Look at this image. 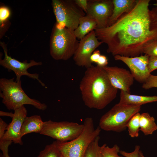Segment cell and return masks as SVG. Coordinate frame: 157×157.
I'll use <instances>...</instances> for the list:
<instances>
[{
    "instance_id": "cell-1",
    "label": "cell",
    "mask_w": 157,
    "mask_h": 157,
    "mask_svg": "<svg viewBox=\"0 0 157 157\" xmlns=\"http://www.w3.org/2000/svg\"><path fill=\"white\" fill-rule=\"evenodd\" d=\"M149 0H137L133 9L112 25L95 32L113 56L134 57L143 53L145 45L157 39V8L150 10Z\"/></svg>"
},
{
    "instance_id": "cell-2",
    "label": "cell",
    "mask_w": 157,
    "mask_h": 157,
    "mask_svg": "<svg viewBox=\"0 0 157 157\" xmlns=\"http://www.w3.org/2000/svg\"><path fill=\"white\" fill-rule=\"evenodd\" d=\"M79 88L85 105L98 110L104 108L113 101L118 90L112 85L103 67L93 65L86 69Z\"/></svg>"
},
{
    "instance_id": "cell-3",
    "label": "cell",
    "mask_w": 157,
    "mask_h": 157,
    "mask_svg": "<svg viewBox=\"0 0 157 157\" xmlns=\"http://www.w3.org/2000/svg\"><path fill=\"white\" fill-rule=\"evenodd\" d=\"M79 43L74 31L56 23L50 36V54L55 60H67L73 56Z\"/></svg>"
},
{
    "instance_id": "cell-4",
    "label": "cell",
    "mask_w": 157,
    "mask_h": 157,
    "mask_svg": "<svg viewBox=\"0 0 157 157\" xmlns=\"http://www.w3.org/2000/svg\"><path fill=\"white\" fill-rule=\"evenodd\" d=\"M14 79V78L0 79V97L8 110H14L26 104L32 105L40 110L47 109L45 104L27 96L22 87L21 81L18 82Z\"/></svg>"
},
{
    "instance_id": "cell-5",
    "label": "cell",
    "mask_w": 157,
    "mask_h": 157,
    "mask_svg": "<svg viewBox=\"0 0 157 157\" xmlns=\"http://www.w3.org/2000/svg\"><path fill=\"white\" fill-rule=\"evenodd\" d=\"M83 124L82 132L74 139L65 142L56 140L58 149L65 157H84L88 146L99 136L101 129L99 126L94 128L92 117L86 118Z\"/></svg>"
},
{
    "instance_id": "cell-6",
    "label": "cell",
    "mask_w": 157,
    "mask_h": 157,
    "mask_svg": "<svg viewBox=\"0 0 157 157\" xmlns=\"http://www.w3.org/2000/svg\"><path fill=\"white\" fill-rule=\"evenodd\" d=\"M141 106L119 102L102 115L99 122V127L106 131L121 132L125 130L130 119L139 112Z\"/></svg>"
},
{
    "instance_id": "cell-7",
    "label": "cell",
    "mask_w": 157,
    "mask_h": 157,
    "mask_svg": "<svg viewBox=\"0 0 157 157\" xmlns=\"http://www.w3.org/2000/svg\"><path fill=\"white\" fill-rule=\"evenodd\" d=\"M52 6L56 23L72 31L78 26L80 19L86 15L74 0H53Z\"/></svg>"
},
{
    "instance_id": "cell-8",
    "label": "cell",
    "mask_w": 157,
    "mask_h": 157,
    "mask_svg": "<svg viewBox=\"0 0 157 157\" xmlns=\"http://www.w3.org/2000/svg\"><path fill=\"white\" fill-rule=\"evenodd\" d=\"M83 124L77 123L62 121L56 122L51 120L44 122L43 128L40 133L61 142L72 140L82 132Z\"/></svg>"
},
{
    "instance_id": "cell-9",
    "label": "cell",
    "mask_w": 157,
    "mask_h": 157,
    "mask_svg": "<svg viewBox=\"0 0 157 157\" xmlns=\"http://www.w3.org/2000/svg\"><path fill=\"white\" fill-rule=\"evenodd\" d=\"M0 45L4 51V57L2 59L0 57V65L7 69L8 71H12L14 72L16 77V81L19 82L21 81V76L25 75L31 78L37 80L42 86H45V84L39 79L38 74H31L27 71L29 68L32 66L42 65V63L41 62H37L33 60H31L29 63L25 61L20 62L8 55L7 47L4 43L0 42Z\"/></svg>"
},
{
    "instance_id": "cell-10",
    "label": "cell",
    "mask_w": 157,
    "mask_h": 157,
    "mask_svg": "<svg viewBox=\"0 0 157 157\" xmlns=\"http://www.w3.org/2000/svg\"><path fill=\"white\" fill-rule=\"evenodd\" d=\"M102 43L97 38L94 30L80 40L73 56L75 64L86 69L91 67L92 65L90 61V56L96 49Z\"/></svg>"
},
{
    "instance_id": "cell-11",
    "label": "cell",
    "mask_w": 157,
    "mask_h": 157,
    "mask_svg": "<svg viewBox=\"0 0 157 157\" xmlns=\"http://www.w3.org/2000/svg\"><path fill=\"white\" fill-rule=\"evenodd\" d=\"M149 57L146 54L134 57L114 56L115 60L121 61L127 65L134 79L142 84L151 74L148 68Z\"/></svg>"
},
{
    "instance_id": "cell-12",
    "label": "cell",
    "mask_w": 157,
    "mask_h": 157,
    "mask_svg": "<svg viewBox=\"0 0 157 157\" xmlns=\"http://www.w3.org/2000/svg\"><path fill=\"white\" fill-rule=\"evenodd\" d=\"M113 8L112 0H89L86 14L95 20L96 28H104L108 26Z\"/></svg>"
},
{
    "instance_id": "cell-13",
    "label": "cell",
    "mask_w": 157,
    "mask_h": 157,
    "mask_svg": "<svg viewBox=\"0 0 157 157\" xmlns=\"http://www.w3.org/2000/svg\"><path fill=\"white\" fill-rule=\"evenodd\" d=\"M112 85L115 88L131 94L134 78L130 71L117 66L103 67Z\"/></svg>"
},
{
    "instance_id": "cell-14",
    "label": "cell",
    "mask_w": 157,
    "mask_h": 157,
    "mask_svg": "<svg viewBox=\"0 0 157 157\" xmlns=\"http://www.w3.org/2000/svg\"><path fill=\"white\" fill-rule=\"evenodd\" d=\"M27 115V111L24 106L15 110L12 121L8 125L6 131L0 140L11 141L15 143L22 145L20 131Z\"/></svg>"
},
{
    "instance_id": "cell-15",
    "label": "cell",
    "mask_w": 157,
    "mask_h": 157,
    "mask_svg": "<svg viewBox=\"0 0 157 157\" xmlns=\"http://www.w3.org/2000/svg\"><path fill=\"white\" fill-rule=\"evenodd\" d=\"M113 8L109 19L108 26L114 24L124 14L131 11L135 5L137 0H112Z\"/></svg>"
},
{
    "instance_id": "cell-16",
    "label": "cell",
    "mask_w": 157,
    "mask_h": 157,
    "mask_svg": "<svg viewBox=\"0 0 157 157\" xmlns=\"http://www.w3.org/2000/svg\"><path fill=\"white\" fill-rule=\"evenodd\" d=\"M44 125V122L40 115L26 117L24 120L21 129V138L29 133H40L43 128Z\"/></svg>"
},
{
    "instance_id": "cell-17",
    "label": "cell",
    "mask_w": 157,
    "mask_h": 157,
    "mask_svg": "<svg viewBox=\"0 0 157 157\" xmlns=\"http://www.w3.org/2000/svg\"><path fill=\"white\" fill-rule=\"evenodd\" d=\"M97 27L95 20L86 14L80 19L78 25L74 32L76 38L80 40L91 31L94 30Z\"/></svg>"
},
{
    "instance_id": "cell-18",
    "label": "cell",
    "mask_w": 157,
    "mask_h": 157,
    "mask_svg": "<svg viewBox=\"0 0 157 157\" xmlns=\"http://www.w3.org/2000/svg\"><path fill=\"white\" fill-rule=\"evenodd\" d=\"M157 101V96H145L132 94L120 90L119 102L125 104L141 106Z\"/></svg>"
},
{
    "instance_id": "cell-19",
    "label": "cell",
    "mask_w": 157,
    "mask_h": 157,
    "mask_svg": "<svg viewBox=\"0 0 157 157\" xmlns=\"http://www.w3.org/2000/svg\"><path fill=\"white\" fill-rule=\"evenodd\" d=\"M140 131L145 135H151L157 130L154 118L147 112L141 114L140 119Z\"/></svg>"
},
{
    "instance_id": "cell-20",
    "label": "cell",
    "mask_w": 157,
    "mask_h": 157,
    "mask_svg": "<svg viewBox=\"0 0 157 157\" xmlns=\"http://www.w3.org/2000/svg\"><path fill=\"white\" fill-rule=\"evenodd\" d=\"M140 115L139 112L136 113L130 119L126 125L129 135L131 138L137 137L139 136Z\"/></svg>"
},
{
    "instance_id": "cell-21",
    "label": "cell",
    "mask_w": 157,
    "mask_h": 157,
    "mask_svg": "<svg viewBox=\"0 0 157 157\" xmlns=\"http://www.w3.org/2000/svg\"><path fill=\"white\" fill-rule=\"evenodd\" d=\"M62 153L58 149L56 141L46 146L37 157H60Z\"/></svg>"
},
{
    "instance_id": "cell-22",
    "label": "cell",
    "mask_w": 157,
    "mask_h": 157,
    "mask_svg": "<svg viewBox=\"0 0 157 157\" xmlns=\"http://www.w3.org/2000/svg\"><path fill=\"white\" fill-rule=\"evenodd\" d=\"M99 136L97 137L88 147L84 157H103L99 144Z\"/></svg>"
},
{
    "instance_id": "cell-23",
    "label": "cell",
    "mask_w": 157,
    "mask_h": 157,
    "mask_svg": "<svg viewBox=\"0 0 157 157\" xmlns=\"http://www.w3.org/2000/svg\"><path fill=\"white\" fill-rule=\"evenodd\" d=\"M120 151V148L117 144H114L112 147H109L106 144L100 146V151L103 157H124L118 155Z\"/></svg>"
},
{
    "instance_id": "cell-24",
    "label": "cell",
    "mask_w": 157,
    "mask_h": 157,
    "mask_svg": "<svg viewBox=\"0 0 157 157\" xmlns=\"http://www.w3.org/2000/svg\"><path fill=\"white\" fill-rule=\"evenodd\" d=\"M143 53L149 57H157V39L153 40L147 43L143 48Z\"/></svg>"
},
{
    "instance_id": "cell-25",
    "label": "cell",
    "mask_w": 157,
    "mask_h": 157,
    "mask_svg": "<svg viewBox=\"0 0 157 157\" xmlns=\"http://www.w3.org/2000/svg\"><path fill=\"white\" fill-rule=\"evenodd\" d=\"M10 15L9 8L6 6H3L0 8V29L5 26V23L8 20Z\"/></svg>"
},
{
    "instance_id": "cell-26",
    "label": "cell",
    "mask_w": 157,
    "mask_h": 157,
    "mask_svg": "<svg viewBox=\"0 0 157 157\" xmlns=\"http://www.w3.org/2000/svg\"><path fill=\"white\" fill-rule=\"evenodd\" d=\"M142 87L146 90L153 88H157V75L151 74L146 81L142 84Z\"/></svg>"
},
{
    "instance_id": "cell-27",
    "label": "cell",
    "mask_w": 157,
    "mask_h": 157,
    "mask_svg": "<svg viewBox=\"0 0 157 157\" xmlns=\"http://www.w3.org/2000/svg\"><path fill=\"white\" fill-rule=\"evenodd\" d=\"M140 146L138 145L135 146L134 150L131 152L129 153L125 151L120 150L119 153L124 157H139V153Z\"/></svg>"
},
{
    "instance_id": "cell-28",
    "label": "cell",
    "mask_w": 157,
    "mask_h": 157,
    "mask_svg": "<svg viewBox=\"0 0 157 157\" xmlns=\"http://www.w3.org/2000/svg\"><path fill=\"white\" fill-rule=\"evenodd\" d=\"M148 68L150 73L154 70L157 69V57H149Z\"/></svg>"
},
{
    "instance_id": "cell-29",
    "label": "cell",
    "mask_w": 157,
    "mask_h": 157,
    "mask_svg": "<svg viewBox=\"0 0 157 157\" xmlns=\"http://www.w3.org/2000/svg\"><path fill=\"white\" fill-rule=\"evenodd\" d=\"M75 3L85 13H86L88 6V0H74Z\"/></svg>"
},
{
    "instance_id": "cell-30",
    "label": "cell",
    "mask_w": 157,
    "mask_h": 157,
    "mask_svg": "<svg viewBox=\"0 0 157 157\" xmlns=\"http://www.w3.org/2000/svg\"><path fill=\"white\" fill-rule=\"evenodd\" d=\"M96 64L97 65L102 67L107 66L108 62L107 57L104 55H101Z\"/></svg>"
},
{
    "instance_id": "cell-31",
    "label": "cell",
    "mask_w": 157,
    "mask_h": 157,
    "mask_svg": "<svg viewBox=\"0 0 157 157\" xmlns=\"http://www.w3.org/2000/svg\"><path fill=\"white\" fill-rule=\"evenodd\" d=\"M101 55L99 50H95L90 56V59L91 62L92 63H96Z\"/></svg>"
},
{
    "instance_id": "cell-32",
    "label": "cell",
    "mask_w": 157,
    "mask_h": 157,
    "mask_svg": "<svg viewBox=\"0 0 157 157\" xmlns=\"http://www.w3.org/2000/svg\"><path fill=\"white\" fill-rule=\"evenodd\" d=\"M8 125L1 118H0V139L3 137Z\"/></svg>"
},
{
    "instance_id": "cell-33",
    "label": "cell",
    "mask_w": 157,
    "mask_h": 157,
    "mask_svg": "<svg viewBox=\"0 0 157 157\" xmlns=\"http://www.w3.org/2000/svg\"><path fill=\"white\" fill-rule=\"evenodd\" d=\"M8 147L7 146H3L1 148L2 152L1 157H10L8 154Z\"/></svg>"
},
{
    "instance_id": "cell-34",
    "label": "cell",
    "mask_w": 157,
    "mask_h": 157,
    "mask_svg": "<svg viewBox=\"0 0 157 157\" xmlns=\"http://www.w3.org/2000/svg\"><path fill=\"white\" fill-rule=\"evenodd\" d=\"M13 114L12 113L6 112L2 111H0V115L1 116H9L11 118L13 117Z\"/></svg>"
},
{
    "instance_id": "cell-35",
    "label": "cell",
    "mask_w": 157,
    "mask_h": 157,
    "mask_svg": "<svg viewBox=\"0 0 157 157\" xmlns=\"http://www.w3.org/2000/svg\"><path fill=\"white\" fill-rule=\"evenodd\" d=\"M139 157H145L141 151L140 150L139 153Z\"/></svg>"
},
{
    "instance_id": "cell-36",
    "label": "cell",
    "mask_w": 157,
    "mask_h": 157,
    "mask_svg": "<svg viewBox=\"0 0 157 157\" xmlns=\"http://www.w3.org/2000/svg\"><path fill=\"white\" fill-rule=\"evenodd\" d=\"M60 157H65L62 154V155Z\"/></svg>"
}]
</instances>
